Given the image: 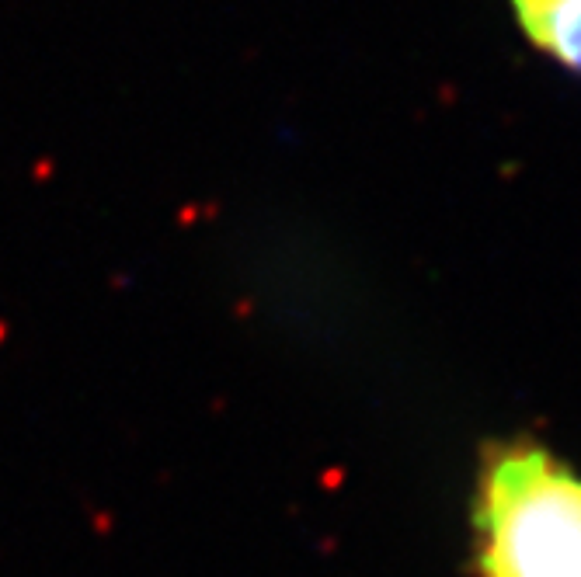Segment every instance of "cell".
Segmentation results:
<instances>
[{
	"mask_svg": "<svg viewBox=\"0 0 581 577\" xmlns=\"http://www.w3.org/2000/svg\"><path fill=\"white\" fill-rule=\"evenodd\" d=\"M470 532L477 577H581V470L536 438L488 445Z\"/></svg>",
	"mask_w": 581,
	"mask_h": 577,
	"instance_id": "cell-1",
	"label": "cell"
},
{
	"mask_svg": "<svg viewBox=\"0 0 581 577\" xmlns=\"http://www.w3.org/2000/svg\"><path fill=\"white\" fill-rule=\"evenodd\" d=\"M515 25L564 70L581 73V0H508Z\"/></svg>",
	"mask_w": 581,
	"mask_h": 577,
	"instance_id": "cell-2",
	"label": "cell"
}]
</instances>
